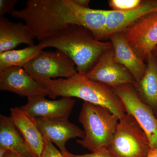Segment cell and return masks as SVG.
<instances>
[{
	"mask_svg": "<svg viewBox=\"0 0 157 157\" xmlns=\"http://www.w3.org/2000/svg\"><path fill=\"white\" fill-rule=\"evenodd\" d=\"M39 44L43 48L53 47L69 56L76 65L78 73L86 75L100 56L112 49L110 41H101L88 29L76 25L57 31Z\"/></svg>",
	"mask_w": 157,
	"mask_h": 157,
	"instance_id": "obj_1",
	"label": "cell"
},
{
	"mask_svg": "<svg viewBox=\"0 0 157 157\" xmlns=\"http://www.w3.org/2000/svg\"><path fill=\"white\" fill-rule=\"evenodd\" d=\"M52 99L76 98L84 102L106 107L121 118L126 113L122 101L112 88L77 73L69 78L50 79L41 83Z\"/></svg>",
	"mask_w": 157,
	"mask_h": 157,
	"instance_id": "obj_2",
	"label": "cell"
},
{
	"mask_svg": "<svg viewBox=\"0 0 157 157\" xmlns=\"http://www.w3.org/2000/svg\"><path fill=\"white\" fill-rule=\"evenodd\" d=\"M78 121L83 126L85 136L76 142L93 152L107 148L119 118L106 107L84 102Z\"/></svg>",
	"mask_w": 157,
	"mask_h": 157,
	"instance_id": "obj_3",
	"label": "cell"
},
{
	"mask_svg": "<svg viewBox=\"0 0 157 157\" xmlns=\"http://www.w3.org/2000/svg\"><path fill=\"white\" fill-rule=\"evenodd\" d=\"M107 149L112 157H147L151 150L146 133L135 118L127 113L120 119Z\"/></svg>",
	"mask_w": 157,
	"mask_h": 157,
	"instance_id": "obj_4",
	"label": "cell"
},
{
	"mask_svg": "<svg viewBox=\"0 0 157 157\" xmlns=\"http://www.w3.org/2000/svg\"><path fill=\"white\" fill-rule=\"evenodd\" d=\"M24 69L40 83L55 77L69 78L78 73L74 62L59 50L55 52L43 51L28 63Z\"/></svg>",
	"mask_w": 157,
	"mask_h": 157,
	"instance_id": "obj_5",
	"label": "cell"
},
{
	"mask_svg": "<svg viewBox=\"0 0 157 157\" xmlns=\"http://www.w3.org/2000/svg\"><path fill=\"white\" fill-rule=\"evenodd\" d=\"M122 101L126 112L140 124L149 140L151 149L157 147V117L152 109L138 97L133 84H124L113 88Z\"/></svg>",
	"mask_w": 157,
	"mask_h": 157,
	"instance_id": "obj_6",
	"label": "cell"
},
{
	"mask_svg": "<svg viewBox=\"0 0 157 157\" xmlns=\"http://www.w3.org/2000/svg\"><path fill=\"white\" fill-rule=\"evenodd\" d=\"M121 33L136 54L146 61L157 45V12L142 17Z\"/></svg>",
	"mask_w": 157,
	"mask_h": 157,
	"instance_id": "obj_7",
	"label": "cell"
},
{
	"mask_svg": "<svg viewBox=\"0 0 157 157\" xmlns=\"http://www.w3.org/2000/svg\"><path fill=\"white\" fill-rule=\"evenodd\" d=\"M86 76L112 88L124 84H134L135 82L130 72L115 61L113 48L104 52Z\"/></svg>",
	"mask_w": 157,
	"mask_h": 157,
	"instance_id": "obj_8",
	"label": "cell"
},
{
	"mask_svg": "<svg viewBox=\"0 0 157 157\" xmlns=\"http://www.w3.org/2000/svg\"><path fill=\"white\" fill-rule=\"evenodd\" d=\"M0 90L28 98L48 95V90L23 68L14 67L0 71Z\"/></svg>",
	"mask_w": 157,
	"mask_h": 157,
	"instance_id": "obj_9",
	"label": "cell"
},
{
	"mask_svg": "<svg viewBox=\"0 0 157 157\" xmlns=\"http://www.w3.org/2000/svg\"><path fill=\"white\" fill-rule=\"evenodd\" d=\"M45 97L40 95L28 98L27 103L21 108L35 119L68 120L76 101L70 98L49 100Z\"/></svg>",
	"mask_w": 157,
	"mask_h": 157,
	"instance_id": "obj_10",
	"label": "cell"
},
{
	"mask_svg": "<svg viewBox=\"0 0 157 157\" xmlns=\"http://www.w3.org/2000/svg\"><path fill=\"white\" fill-rule=\"evenodd\" d=\"M36 121L43 137L55 144L64 155L69 152L66 147L68 140L77 137L83 139L85 136L84 131L68 120L38 118Z\"/></svg>",
	"mask_w": 157,
	"mask_h": 157,
	"instance_id": "obj_11",
	"label": "cell"
},
{
	"mask_svg": "<svg viewBox=\"0 0 157 157\" xmlns=\"http://www.w3.org/2000/svg\"><path fill=\"white\" fill-rule=\"evenodd\" d=\"M108 39L112 44L115 61L130 72L135 82L139 81L145 73L146 62L136 54L121 32L111 34Z\"/></svg>",
	"mask_w": 157,
	"mask_h": 157,
	"instance_id": "obj_12",
	"label": "cell"
},
{
	"mask_svg": "<svg viewBox=\"0 0 157 157\" xmlns=\"http://www.w3.org/2000/svg\"><path fill=\"white\" fill-rule=\"evenodd\" d=\"M156 12L157 0H142L138 7L128 11L108 10L106 25L107 39L111 34L121 32L142 17Z\"/></svg>",
	"mask_w": 157,
	"mask_h": 157,
	"instance_id": "obj_13",
	"label": "cell"
},
{
	"mask_svg": "<svg viewBox=\"0 0 157 157\" xmlns=\"http://www.w3.org/2000/svg\"><path fill=\"white\" fill-rule=\"evenodd\" d=\"M10 112L14 125L26 143L36 157H41L44 147V138L39 131L36 119L21 107L11 108Z\"/></svg>",
	"mask_w": 157,
	"mask_h": 157,
	"instance_id": "obj_14",
	"label": "cell"
},
{
	"mask_svg": "<svg viewBox=\"0 0 157 157\" xmlns=\"http://www.w3.org/2000/svg\"><path fill=\"white\" fill-rule=\"evenodd\" d=\"M35 38L26 24L0 17V53L13 50L21 44L35 45Z\"/></svg>",
	"mask_w": 157,
	"mask_h": 157,
	"instance_id": "obj_15",
	"label": "cell"
},
{
	"mask_svg": "<svg viewBox=\"0 0 157 157\" xmlns=\"http://www.w3.org/2000/svg\"><path fill=\"white\" fill-rule=\"evenodd\" d=\"M145 73L134 85L138 97L157 117V58L152 52L147 56Z\"/></svg>",
	"mask_w": 157,
	"mask_h": 157,
	"instance_id": "obj_16",
	"label": "cell"
},
{
	"mask_svg": "<svg viewBox=\"0 0 157 157\" xmlns=\"http://www.w3.org/2000/svg\"><path fill=\"white\" fill-rule=\"evenodd\" d=\"M0 147L27 157H36L14 125L11 117L0 115Z\"/></svg>",
	"mask_w": 157,
	"mask_h": 157,
	"instance_id": "obj_17",
	"label": "cell"
},
{
	"mask_svg": "<svg viewBox=\"0 0 157 157\" xmlns=\"http://www.w3.org/2000/svg\"><path fill=\"white\" fill-rule=\"evenodd\" d=\"M43 49L39 44L23 49H13L0 53V71L11 67L24 68L28 63L42 53Z\"/></svg>",
	"mask_w": 157,
	"mask_h": 157,
	"instance_id": "obj_18",
	"label": "cell"
},
{
	"mask_svg": "<svg viewBox=\"0 0 157 157\" xmlns=\"http://www.w3.org/2000/svg\"><path fill=\"white\" fill-rule=\"evenodd\" d=\"M142 0H109L108 3L113 11H126L138 7Z\"/></svg>",
	"mask_w": 157,
	"mask_h": 157,
	"instance_id": "obj_19",
	"label": "cell"
},
{
	"mask_svg": "<svg viewBox=\"0 0 157 157\" xmlns=\"http://www.w3.org/2000/svg\"><path fill=\"white\" fill-rule=\"evenodd\" d=\"M44 145L41 157H66L47 138L43 137Z\"/></svg>",
	"mask_w": 157,
	"mask_h": 157,
	"instance_id": "obj_20",
	"label": "cell"
},
{
	"mask_svg": "<svg viewBox=\"0 0 157 157\" xmlns=\"http://www.w3.org/2000/svg\"><path fill=\"white\" fill-rule=\"evenodd\" d=\"M17 2V0H0V17H4L7 13L11 14Z\"/></svg>",
	"mask_w": 157,
	"mask_h": 157,
	"instance_id": "obj_21",
	"label": "cell"
},
{
	"mask_svg": "<svg viewBox=\"0 0 157 157\" xmlns=\"http://www.w3.org/2000/svg\"><path fill=\"white\" fill-rule=\"evenodd\" d=\"M66 157H112L107 148H104L98 151L84 155H75L68 152L65 155Z\"/></svg>",
	"mask_w": 157,
	"mask_h": 157,
	"instance_id": "obj_22",
	"label": "cell"
},
{
	"mask_svg": "<svg viewBox=\"0 0 157 157\" xmlns=\"http://www.w3.org/2000/svg\"><path fill=\"white\" fill-rule=\"evenodd\" d=\"M0 157H27L17 153L10 151L9 150L1 147L0 148Z\"/></svg>",
	"mask_w": 157,
	"mask_h": 157,
	"instance_id": "obj_23",
	"label": "cell"
},
{
	"mask_svg": "<svg viewBox=\"0 0 157 157\" xmlns=\"http://www.w3.org/2000/svg\"><path fill=\"white\" fill-rule=\"evenodd\" d=\"M74 2L80 7L85 8H90V0H73Z\"/></svg>",
	"mask_w": 157,
	"mask_h": 157,
	"instance_id": "obj_24",
	"label": "cell"
},
{
	"mask_svg": "<svg viewBox=\"0 0 157 157\" xmlns=\"http://www.w3.org/2000/svg\"><path fill=\"white\" fill-rule=\"evenodd\" d=\"M147 157H157V147L151 149Z\"/></svg>",
	"mask_w": 157,
	"mask_h": 157,
	"instance_id": "obj_25",
	"label": "cell"
},
{
	"mask_svg": "<svg viewBox=\"0 0 157 157\" xmlns=\"http://www.w3.org/2000/svg\"><path fill=\"white\" fill-rule=\"evenodd\" d=\"M151 52L157 58V45L154 48Z\"/></svg>",
	"mask_w": 157,
	"mask_h": 157,
	"instance_id": "obj_26",
	"label": "cell"
}]
</instances>
